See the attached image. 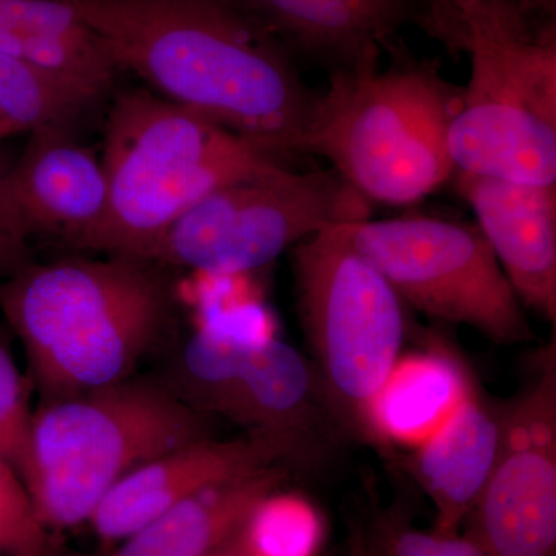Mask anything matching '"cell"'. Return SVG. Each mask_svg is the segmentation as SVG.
I'll use <instances>...</instances> for the list:
<instances>
[{
    "label": "cell",
    "instance_id": "d4e9b609",
    "mask_svg": "<svg viewBox=\"0 0 556 556\" xmlns=\"http://www.w3.org/2000/svg\"><path fill=\"white\" fill-rule=\"evenodd\" d=\"M428 14L427 33L441 40L450 53L460 51V11L457 0H424Z\"/></svg>",
    "mask_w": 556,
    "mask_h": 556
},
{
    "label": "cell",
    "instance_id": "d6986e66",
    "mask_svg": "<svg viewBox=\"0 0 556 556\" xmlns=\"http://www.w3.org/2000/svg\"><path fill=\"white\" fill-rule=\"evenodd\" d=\"M473 388L464 365L442 348L399 357L369 408V439L415 448Z\"/></svg>",
    "mask_w": 556,
    "mask_h": 556
},
{
    "label": "cell",
    "instance_id": "f546056e",
    "mask_svg": "<svg viewBox=\"0 0 556 556\" xmlns=\"http://www.w3.org/2000/svg\"><path fill=\"white\" fill-rule=\"evenodd\" d=\"M7 137L3 135V131L0 130V146H2V142L5 141Z\"/></svg>",
    "mask_w": 556,
    "mask_h": 556
},
{
    "label": "cell",
    "instance_id": "9c48e42d",
    "mask_svg": "<svg viewBox=\"0 0 556 556\" xmlns=\"http://www.w3.org/2000/svg\"><path fill=\"white\" fill-rule=\"evenodd\" d=\"M346 229L405 306L496 343L533 339L525 305L477 225L412 215Z\"/></svg>",
    "mask_w": 556,
    "mask_h": 556
},
{
    "label": "cell",
    "instance_id": "8992f818",
    "mask_svg": "<svg viewBox=\"0 0 556 556\" xmlns=\"http://www.w3.org/2000/svg\"><path fill=\"white\" fill-rule=\"evenodd\" d=\"M211 417L163 380L130 378L35 409L22 481L50 532L89 522L121 479L153 457L212 438Z\"/></svg>",
    "mask_w": 556,
    "mask_h": 556
},
{
    "label": "cell",
    "instance_id": "e0dca14e",
    "mask_svg": "<svg viewBox=\"0 0 556 556\" xmlns=\"http://www.w3.org/2000/svg\"><path fill=\"white\" fill-rule=\"evenodd\" d=\"M0 53L49 73L94 104L119 72L68 0H0Z\"/></svg>",
    "mask_w": 556,
    "mask_h": 556
},
{
    "label": "cell",
    "instance_id": "277c9868",
    "mask_svg": "<svg viewBox=\"0 0 556 556\" xmlns=\"http://www.w3.org/2000/svg\"><path fill=\"white\" fill-rule=\"evenodd\" d=\"M463 87L437 62L380 60L329 73L317 91L305 155H318L371 203L412 204L456 172L448 137Z\"/></svg>",
    "mask_w": 556,
    "mask_h": 556
},
{
    "label": "cell",
    "instance_id": "5bb4252c",
    "mask_svg": "<svg viewBox=\"0 0 556 556\" xmlns=\"http://www.w3.org/2000/svg\"><path fill=\"white\" fill-rule=\"evenodd\" d=\"M274 466H280L276 455L257 439H201L126 475L101 501L89 525L101 543L113 547L190 496Z\"/></svg>",
    "mask_w": 556,
    "mask_h": 556
},
{
    "label": "cell",
    "instance_id": "ac0fdd59",
    "mask_svg": "<svg viewBox=\"0 0 556 556\" xmlns=\"http://www.w3.org/2000/svg\"><path fill=\"white\" fill-rule=\"evenodd\" d=\"M287 468H263L211 486L102 555L93 556H211L239 538L244 522L260 501L280 489Z\"/></svg>",
    "mask_w": 556,
    "mask_h": 556
},
{
    "label": "cell",
    "instance_id": "3957f363",
    "mask_svg": "<svg viewBox=\"0 0 556 556\" xmlns=\"http://www.w3.org/2000/svg\"><path fill=\"white\" fill-rule=\"evenodd\" d=\"M101 163L104 214L76 249L146 262L208 193L285 166L206 116L144 89L113 102Z\"/></svg>",
    "mask_w": 556,
    "mask_h": 556
},
{
    "label": "cell",
    "instance_id": "5b68a950",
    "mask_svg": "<svg viewBox=\"0 0 556 556\" xmlns=\"http://www.w3.org/2000/svg\"><path fill=\"white\" fill-rule=\"evenodd\" d=\"M470 79L450 129L456 172L556 185V22L515 0H457Z\"/></svg>",
    "mask_w": 556,
    "mask_h": 556
},
{
    "label": "cell",
    "instance_id": "7a4b0ae2",
    "mask_svg": "<svg viewBox=\"0 0 556 556\" xmlns=\"http://www.w3.org/2000/svg\"><path fill=\"white\" fill-rule=\"evenodd\" d=\"M146 260L36 263L0 280V313L42 402L134 378L172 318L169 285Z\"/></svg>",
    "mask_w": 556,
    "mask_h": 556
},
{
    "label": "cell",
    "instance_id": "2e32d148",
    "mask_svg": "<svg viewBox=\"0 0 556 556\" xmlns=\"http://www.w3.org/2000/svg\"><path fill=\"white\" fill-rule=\"evenodd\" d=\"M503 442V404L467 394L447 419L413 448L409 470L434 507V529L459 533L484 489Z\"/></svg>",
    "mask_w": 556,
    "mask_h": 556
},
{
    "label": "cell",
    "instance_id": "4fadbf2b",
    "mask_svg": "<svg viewBox=\"0 0 556 556\" xmlns=\"http://www.w3.org/2000/svg\"><path fill=\"white\" fill-rule=\"evenodd\" d=\"M456 188L522 305L555 325L556 185L457 172Z\"/></svg>",
    "mask_w": 556,
    "mask_h": 556
},
{
    "label": "cell",
    "instance_id": "7402d4cb",
    "mask_svg": "<svg viewBox=\"0 0 556 556\" xmlns=\"http://www.w3.org/2000/svg\"><path fill=\"white\" fill-rule=\"evenodd\" d=\"M0 554L56 556L53 538L36 514L27 485L0 459Z\"/></svg>",
    "mask_w": 556,
    "mask_h": 556
},
{
    "label": "cell",
    "instance_id": "4316f807",
    "mask_svg": "<svg viewBox=\"0 0 556 556\" xmlns=\"http://www.w3.org/2000/svg\"><path fill=\"white\" fill-rule=\"evenodd\" d=\"M348 556H379L369 540L368 533L356 529L351 532L350 544H348Z\"/></svg>",
    "mask_w": 556,
    "mask_h": 556
},
{
    "label": "cell",
    "instance_id": "30bf717a",
    "mask_svg": "<svg viewBox=\"0 0 556 556\" xmlns=\"http://www.w3.org/2000/svg\"><path fill=\"white\" fill-rule=\"evenodd\" d=\"M503 404V442L464 535L492 556H556L555 342Z\"/></svg>",
    "mask_w": 556,
    "mask_h": 556
},
{
    "label": "cell",
    "instance_id": "44dd1931",
    "mask_svg": "<svg viewBox=\"0 0 556 556\" xmlns=\"http://www.w3.org/2000/svg\"><path fill=\"white\" fill-rule=\"evenodd\" d=\"M324 527L316 507L278 490L260 501L239 535L247 556H314Z\"/></svg>",
    "mask_w": 556,
    "mask_h": 556
},
{
    "label": "cell",
    "instance_id": "ba28073f",
    "mask_svg": "<svg viewBox=\"0 0 556 556\" xmlns=\"http://www.w3.org/2000/svg\"><path fill=\"white\" fill-rule=\"evenodd\" d=\"M371 207L334 169L281 166L208 193L167 230L149 262L240 276L269 265L320 230L369 219Z\"/></svg>",
    "mask_w": 556,
    "mask_h": 556
},
{
    "label": "cell",
    "instance_id": "f1b7e54d",
    "mask_svg": "<svg viewBox=\"0 0 556 556\" xmlns=\"http://www.w3.org/2000/svg\"><path fill=\"white\" fill-rule=\"evenodd\" d=\"M211 556H247L243 554V551H241L240 544H239V538H237L233 543H230L228 547L222 548V551L217 552V554L211 555Z\"/></svg>",
    "mask_w": 556,
    "mask_h": 556
},
{
    "label": "cell",
    "instance_id": "83f0119b",
    "mask_svg": "<svg viewBox=\"0 0 556 556\" xmlns=\"http://www.w3.org/2000/svg\"><path fill=\"white\" fill-rule=\"evenodd\" d=\"M515 2L525 7V9L530 11V13L555 20L556 0H515Z\"/></svg>",
    "mask_w": 556,
    "mask_h": 556
},
{
    "label": "cell",
    "instance_id": "52a82bcc",
    "mask_svg": "<svg viewBox=\"0 0 556 556\" xmlns=\"http://www.w3.org/2000/svg\"><path fill=\"white\" fill-rule=\"evenodd\" d=\"M346 226L295 244L292 270L325 396L346 433L371 441L369 408L401 357L407 306L354 248Z\"/></svg>",
    "mask_w": 556,
    "mask_h": 556
},
{
    "label": "cell",
    "instance_id": "ffe728a7",
    "mask_svg": "<svg viewBox=\"0 0 556 556\" xmlns=\"http://www.w3.org/2000/svg\"><path fill=\"white\" fill-rule=\"evenodd\" d=\"M93 105L49 73L0 53V130L7 138L47 127L70 130Z\"/></svg>",
    "mask_w": 556,
    "mask_h": 556
},
{
    "label": "cell",
    "instance_id": "cb8c5ba5",
    "mask_svg": "<svg viewBox=\"0 0 556 556\" xmlns=\"http://www.w3.org/2000/svg\"><path fill=\"white\" fill-rule=\"evenodd\" d=\"M368 536L379 556H485L464 533L420 530L402 515L387 514Z\"/></svg>",
    "mask_w": 556,
    "mask_h": 556
},
{
    "label": "cell",
    "instance_id": "7c38bea8",
    "mask_svg": "<svg viewBox=\"0 0 556 556\" xmlns=\"http://www.w3.org/2000/svg\"><path fill=\"white\" fill-rule=\"evenodd\" d=\"M105 201L101 160L65 129L31 131L20 160L0 175V222L27 243L54 239L78 247Z\"/></svg>",
    "mask_w": 556,
    "mask_h": 556
},
{
    "label": "cell",
    "instance_id": "8fae6325",
    "mask_svg": "<svg viewBox=\"0 0 556 556\" xmlns=\"http://www.w3.org/2000/svg\"><path fill=\"white\" fill-rule=\"evenodd\" d=\"M223 417L266 445L287 470L327 466L345 430L313 364L274 336L249 351Z\"/></svg>",
    "mask_w": 556,
    "mask_h": 556
},
{
    "label": "cell",
    "instance_id": "9a60e30c",
    "mask_svg": "<svg viewBox=\"0 0 556 556\" xmlns=\"http://www.w3.org/2000/svg\"><path fill=\"white\" fill-rule=\"evenodd\" d=\"M292 54L328 73L380 60L407 25L428 27L424 0H239Z\"/></svg>",
    "mask_w": 556,
    "mask_h": 556
},
{
    "label": "cell",
    "instance_id": "603a6c76",
    "mask_svg": "<svg viewBox=\"0 0 556 556\" xmlns=\"http://www.w3.org/2000/svg\"><path fill=\"white\" fill-rule=\"evenodd\" d=\"M30 379L22 375L10 342L0 332V459L24 473L30 453L33 417Z\"/></svg>",
    "mask_w": 556,
    "mask_h": 556
},
{
    "label": "cell",
    "instance_id": "6da1fadb",
    "mask_svg": "<svg viewBox=\"0 0 556 556\" xmlns=\"http://www.w3.org/2000/svg\"><path fill=\"white\" fill-rule=\"evenodd\" d=\"M119 70L270 159L305 155L317 91L239 0H68Z\"/></svg>",
    "mask_w": 556,
    "mask_h": 556
},
{
    "label": "cell",
    "instance_id": "484cf974",
    "mask_svg": "<svg viewBox=\"0 0 556 556\" xmlns=\"http://www.w3.org/2000/svg\"><path fill=\"white\" fill-rule=\"evenodd\" d=\"M9 164L0 156V175ZM33 262L30 244L14 236L7 226L0 222V280H5L14 273Z\"/></svg>",
    "mask_w": 556,
    "mask_h": 556
}]
</instances>
